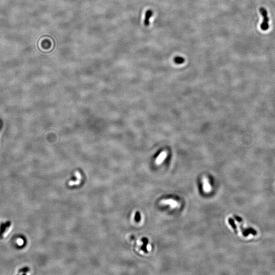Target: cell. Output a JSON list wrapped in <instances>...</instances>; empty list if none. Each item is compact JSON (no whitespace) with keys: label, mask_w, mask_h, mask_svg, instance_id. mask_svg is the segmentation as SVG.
Returning <instances> with one entry per match:
<instances>
[{"label":"cell","mask_w":275,"mask_h":275,"mask_svg":"<svg viewBox=\"0 0 275 275\" xmlns=\"http://www.w3.org/2000/svg\"><path fill=\"white\" fill-rule=\"evenodd\" d=\"M247 230L248 231V232H249V233H251L252 234H253V236H256V235H257V232H256V231L255 229H253V228H249V229H248Z\"/></svg>","instance_id":"cell-8"},{"label":"cell","mask_w":275,"mask_h":275,"mask_svg":"<svg viewBox=\"0 0 275 275\" xmlns=\"http://www.w3.org/2000/svg\"><path fill=\"white\" fill-rule=\"evenodd\" d=\"M164 203H167V204H170L172 206V207H173V208L176 207V205H177V203H176V201H173L172 200H169L164 201Z\"/></svg>","instance_id":"cell-7"},{"label":"cell","mask_w":275,"mask_h":275,"mask_svg":"<svg viewBox=\"0 0 275 275\" xmlns=\"http://www.w3.org/2000/svg\"><path fill=\"white\" fill-rule=\"evenodd\" d=\"M28 270H29V268H22V269L20 270H19L18 274H20L21 273V274H26V272H28Z\"/></svg>","instance_id":"cell-9"},{"label":"cell","mask_w":275,"mask_h":275,"mask_svg":"<svg viewBox=\"0 0 275 275\" xmlns=\"http://www.w3.org/2000/svg\"><path fill=\"white\" fill-rule=\"evenodd\" d=\"M153 12L152 10H148L145 13V17L144 20V24L146 26H148L149 24V20L150 18L152 16Z\"/></svg>","instance_id":"cell-3"},{"label":"cell","mask_w":275,"mask_h":275,"mask_svg":"<svg viewBox=\"0 0 275 275\" xmlns=\"http://www.w3.org/2000/svg\"><path fill=\"white\" fill-rule=\"evenodd\" d=\"M259 11L261 13V14L264 18L263 22L260 24V28L263 31H266L269 28V24H268V21H269V18L268 16V12L264 7H261L259 9Z\"/></svg>","instance_id":"cell-1"},{"label":"cell","mask_w":275,"mask_h":275,"mask_svg":"<svg viewBox=\"0 0 275 275\" xmlns=\"http://www.w3.org/2000/svg\"><path fill=\"white\" fill-rule=\"evenodd\" d=\"M203 182H204L203 188H204V190L206 192H210V185L209 184L208 182V180H206V178H204L203 180Z\"/></svg>","instance_id":"cell-5"},{"label":"cell","mask_w":275,"mask_h":275,"mask_svg":"<svg viewBox=\"0 0 275 275\" xmlns=\"http://www.w3.org/2000/svg\"><path fill=\"white\" fill-rule=\"evenodd\" d=\"M167 155V154L166 151H162L157 158L156 160V163L158 164H161L164 160L166 158Z\"/></svg>","instance_id":"cell-4"},{"label":"cell","mask_w":275,"mask_h":275,"mask_svg":"<svg viewBox=\"0 0 275 275\" xmlns=\"http://www.w3.org/2000/svg\"><path fill=\"white\" fill-rule=\"evenodd\" d=\"M147 249H148V250H150L151 249V247L150 246V245H148V246H147Z\"/></svg>","instance_id":"cell-11"},{"label":"cell","mask_w":275,"mask_h":275,"mask_svg":"<svg viewBox=\"0 0 275 275\" xmlns=\"http://www.w3.org/2000/svg\"><path fill=\"white\" fill-rule=\"evenodd\" d=\"M174 62L177 64H182L184 61V58L180 57H177L174 59Z\"/></svg>","instance_id":"cell-6"},{"label":"cell","mask_w":275,"mask_h":275,"mask_svg":"<svg viewBox=\"0 0 275 275\" xmlns=\"http://www.w3.org/2000/svg\"><path fill=\"white\" fill-rule=\"evenodd\" d=\"M10 222H7L5 223H1L0 225V238L2 239L3 238L4 234L10 226Z\"/></svg>","instance_id":"cell-2"},{"label":"cell","mask_w":275,"mask_h":275,"mask_svg":"<svg viewBox=\"0 0 275 275\" xmlns=\"http://www.w3.org/2000/svg\"><path fill=\"white\" fill-rule=\"evenodd\" d=\"M229 222H230V224L231 225L232 227L235 230H236V225H235L234 222V221H233V220H231V219H230V220H229Z\"/></svg>","instance_id":"cell-10"}]
</instances>
